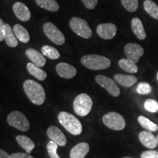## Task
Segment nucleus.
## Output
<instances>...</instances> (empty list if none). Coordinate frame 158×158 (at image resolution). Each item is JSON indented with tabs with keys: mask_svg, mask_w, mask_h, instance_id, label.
<instances>
[{
	"mask_svg": "<svg viewBox=\"0 0 158 158\" xmlns=\"http://www.w3.org/2000/svg\"><path fill=\"white\" fill-rule=\"evenodd\" d=\"M23 90L30 101L37 106H41L45 100V92L43 86L33 80L25 81Z\"/></svg>",
	"mask_w": 158,
	"mask_h": 158,
	"instance_id": "obj_1",
	"label": "nucleus"
},
{
	"mask_svg": "<svg viewBox=\"0 0 158 158\" xmlns=\"http://www.w3.org/2000/svg\"><path fill=\"white\" fill-rule=\"evenodd\" d=\"M81 64L86 68L93 70H101L109 68L111 64L107 57L98 54H89L84 56L81 59Z\"/></svg>",
	"mask_w": 158,
	"mask_h": 158,
	"instance_id": "obj_2",
	"label": "nucleus"
},
{
	"mask_svg": "<svg viewBox=\"0 0 158 158\" xmlns=\"http://www.w3.org/2000/svg\"><path fill=\"white\" fill-rule=\"evenodd\" d=\"M58 119L59 123L72 135H78L82 133L81 123L73 114L62 111L59 114Z\"/></svg>",
	"mask_w": 158,
	"mask_h": 158,
	"instance_id": "obj_3",
	"label": "nucleus"
},
{
	"mask_svg": "<svg viewBox=\"0 0 158 158\" xmlns=\"http://www.w3.org/2000/svg\"><path fill=\"white\" fill-rule=\"evenodd\" d=\"M93 106L92 98L86 93L80 94L75 98L73 101V109L77 115L86 116L89 114Z\"/></svg>",
	"mask_w": 158,
	"mask_h": 158,
	"instance_id": "obj_4",
	"label": "nucleus"
},
{
	"mask_svg": "<svg viewBox=\"0 0 158 158\" xmlns=\"http://www.w3.org/2000/svg\"><path fill=\"white\" fill-rule=\"evenodd\" d=\"M7 120L10 125L21 131L26 132L30 127V124L27 116L19 110H14L9 114Z\"/></svg>",
	"mask_w": 158,
	"mask_h": 158,
	"instance_id": "obj_5",
	"label": "nucleus"
},
{
	"mask_svg": "<svg viewBox=\"0 0 158 158\" xmlns=\"http://www.w3.org/2000/svg\"><path fill=\"white\" fill-rule=\"evenodd\" d=\"M102 122L109 129L116 130H122L126 126L125 120L121 114L116 112H108L102 117Z\"/></svg>",
	"mask_w": 158,
	"mask_h": 158,
	"instance_id": "obj_6",
	"label": "nucleus"
},
{
	"mask_svg": "<svg viewBox=\"0 0 158 158\" xmlns=\"http://www.w3.org/2000/svg\"><path fill=\"white\" fill-rule=\"evenodd\" d=\"M71 29L78 36L85 39H89L92 36V31L88 23L84 19L74 17L70 21Z\"/></svg>",
	"mask_w": 158,
	"mask_h": 158,
	"instance_id": "obj_7",
	"label": "nucleus"
},
{
	"mask_svg": "<svg viewBox=\"0 0 158 158\" xmlns=\"http://www.w3.org/2000/svg\"><path fill=\"white\" fill-rule=\"evenodd\" d=\"M43 31L47 37L54 44L62 45L64 43L65 37L64 35L54 23L51 22L45 23L43 25Z\"/></svg>",
	"mask_w": 158,
	"mask_h": 158,
	"instance_id": "obj_8",
	"label": "nucleus"
},
{
	"mask_svg": "<svg viewBox=\"0 0 158 158\" xmlns=\"http://www.w3.org/2000/svg\"><path fill=\"white\" fill-rule=\"evenodd\" d=\"M95 81L100 86L107 90L110 95L116 98L120 95L119 88L118 87L116 83L111 78L102 75H98L95 77Z\"/></svg>",
	"mask_w": 158,
	"mask_h": 158,
	"instance_id": "obj_9",
	"label": "nucleus"
},
{
	"mask_svg": "<svg viewBox=\"0 0 158 158\" xmlns=\"http://www.w3.org/2000/svg\"><path fill=\"white\" fill-rule=\"evenodd\" d=\"M143 48L137 43H128L124 46V54L127 59L138 63L141 57L143 55Z\"/></svg>",
	"mask_w": 158,
	"mask_h": 158,
	"instance_id": "obj_10",
	"label": "nucleus"
},
{
	"mask_svg": "<svg viewBox=\"0 0 158 158\" xmlns=\"http://www.w3.org/2000/svg\"><path fill=\"white\" fill-rule=\"evenodd\" d=\"M117 28L116 25L111 23H106L99 24L97 27V33L103 40L113 39L116 34Z\"/></svg>",
	"mask_w": 158,
	"mask_h": 158,
	"instance_id": "obj_11",
	"label": "nucleus"
},
{
	"mask_svg": "<svg viewBox=\"0 0 158 158\" xmlns=\"http://www.w3.org/2000/svg\"><path fill=\"white\" fill-rule=\"evenodd\" d=\"M47 135L53 141L61 147H64L67 143V138L61 130L56 126H51L47 130Z\"/></svg>",
	"mask_w": 158,
	"mask_h": 158,
	"instance_id": "obj_12",
	"label": "nucleus"
},
{
	"mask_svg": "<svg viewBox=\"0 0 158 158\" xmlns=\"http://www.w3.org/2000/svg\"><path fill=\"white\" fill-rule=\"evenodd\" d=\"M56 73L63 78L70 79L74 78L77 74V70L75 67L68 63H59L56 67Z\"/></svg>",
	"mask_w": 158,
	"mask_h": 158,
	"instance_id": "obj_13",
	"label": "nucleus"
},
{
	"mask_svg": "<svg viewBox=\"0 0 158 158\" xmlns=\"http://www.w3.org/2000/svg\"><path fill=\"white\" fill-rule=\"evenodd\" d=\"M13 10L18 19L21 21H28L31 19V13L27 6L21 2H17L13 6Z\"/></svg>",
	"mask_w": 158,
	"mask_h": 158,
	"instance_id": "obj_14",
	"label": "nucleus"
},
{
	"mask_svg": "<svg viewBox=\"0 0 158 158\" xmlns=\"http://www.w3.org/2000/svg\"><path fill=\"white\" fill-rule=\"evenodd\" d=\"M138 138L144 147L149 148V149H152L157 147V138L152 133V132L147 131V130L141 131L138 135Z\"/></svg>",
	"mask_w": 158,
	"mask_h": 158,
	"instance_id": "obj_15",
	"label": "nucleus"
},
{
	"mask_svg": "<svg viewBox=\"0 0 158 158\" xmlns=\"http://www.w3.org/2000/svg\"><path fill=\"white\" fill-rule=\"evenodd\" d=\"M26 55L29 59L31 61L33 64L37 66L42 68L46 63V59L43 56V54H40L39 51L35 50L34 48H28L26 51Z\"/></svg>",
	"mask_w": 158,
	"mask_h": 158,
	"instance_id": "obj_16",
	"label": "nucleus"
},
{
	"mask_svg": "<svg viewBox=\"0 0 158 158\" xmlns=\"http://www.w3.org/2000/svg\"><path fill=\"white\" fill-rule=\"evenodd\" d=\"M89 152V145L86 142H81L77 144L71 149L70 157L85 158Z\"/></svg>",
	"mask_w": 158,
	"mask_h": 158,
	"instance_id": "obj_17",
	"label": "nucleus"
},
{
	"mask_svg": "<svg viewBox=\"0 0 158 158\" xmlns=\"http://www.w3.org/2000/svg\"><path fill=\"white\" fill-rule=\"evenodd\" d=\"M114 78L116 83H118V84H120L122 86H124V87H131L138 81L135 76L121 73L115 74Z\"/></svg>",
	"mask_w": 158,
	"mask_h": 158,
	"instance_id": "obj_18",
	"label": "nucleus"
},
{
	"mask_svg": "<svg viewBox=\"0 0 158 158\" xmlns=\"http://www.w3.org/2000/svg\"><path fill=\"white\" fill-rule=\"evenodd\" d=\"M131 29L134 35H135L138 39L141 40L146 39L147 34H146V31L141 19L138 18H134L131 21Z\"/></svg>",
	"mask_w": 158,
	"mask_h": 158,
	"instance_id": "obj_19",
	"label": "nucleus"
},
{
	"mask_svg": "<svg viewBox=\"0 0 158 158\" xmlns=\"http://www.w3.org/2000/svg\"><path fill=\"white\" fill-rule=\"evenodd\" d=\"M5 40L6 44L11 48H15L19 44V40L15 37V35L13 32V29L11 28V27L8 23H5Z\"/></svg>",
	"mask_w": 158,
	"mask_h": 158,
	"instance_id": "obj_20",
	"label": "nucleus"
},
{
	"mask_svg": "<svg viewBox=\"0 0 158 158\" xmlns=\"http://www.w3.org/2000/svg\"><path fill=\"white\" fill-rule=\"evenodd\" d=\"M13 32L19 41L23 43H27L30 40V36L28 31L23 26L20 24H15L13 27Z\"/></svg>",
	"mask_w": 158,
	"mask_h": 158,
	"instance_id": "obj_21",
	"label": "nucleus"
},
{
	"mask_svg": "<svg viewBox=\"0 0 158 158\" xmlns=\"http://www.w3.org/2000/svg\"><path fill=\"white\" fill-rule=\"evenodd\" d=\"M16 141L20 147H22L28 154L31 153L35 147V143L32 140L26 135H17Z\"/></svg>",
	"mask_w": 158,
	"mask_h": 158,
	"instance_id": "obj_22",
	"label": "nucleus"
},
{
	"mask_svg": "<svg viewBox=\"0 0 158 158\" xmlns=\"http://www.w3.org/2000/svg\"><path fill=\"white\" fill-rule=\"evenodd\" d=\"M27 68L29 73L32 76H34L35 78L38 79L39 81H44L47 78L46 73L42 69L40 68V67L33 64L32 62L28 63L27 65Z\"/></svg>",
	"mask_w": 158,
	"mask_h": 158,
	"instance_id": "obj_23",
	"label": "nucleus"
},
{
	"mask_svg": "<svg viewBox=\"0 0 158 158\" xmlns=\"http://www.w3.org/2000/svg\"><path fill=\"white\" fill-rule=\"evenodd\" d=\"M118 64L121 69L129 73H136L138 70V68L135 63L127 58L120 59Z\"/></svg>",
	"mask_w": 158,
	"mask_h": 158,
	"instance_id": "obj_24",
	"label": "nucleus"
},
{
	"mask_svg": "<svg viewBox=\"0 0 158 158\" xmlns=\"http://www.w3.org/2000/svg\"><path fill=\"white\" fill-rule=\"evenodd\" d=\"M35 2L41 8L51 12L59 10V5L56 0H35Z\"/></svg>",
	"mask_w": 158,
	"mask_h": 158,
	"instance_id": "obj_25",
	"label": "nucleus"
},
{
	"mask_svg": "<svg viewBox=\"0 0 158 158\" xmlns=\"http://www.w3.org/2000/svg\"><path fill=\"white\" fill-rule=\"evenodd\" d=\"M145 11L153 19L158 20V5L152 0H145L143 2Z\"/></svg>",
	"mask_w": 158,
	"mask_h": 158,
	"instance_id": "obj_26",
	"label": "nucleus"
},
{
	"mask_svg": "<svg viewBox=\"0 0 158 158\" xmlns=\"http://www.w3.org/2000/svg\"><path fill=\"white\" fill-rule=\"evenodd\" d=\"M138 121L140 125L146 130L149 132H156L158 130V125L155 122H152L149 118L143 116H139L138 117Z\"/></svg>",
	"mask_w": 158,
	"mask_h": 158,
	"instance_id": "obj_27",
	"label": "nucleus"
},
{
	"mask_svg": "<svg viewBox=\"0 0 158 158\" xmlns=\"http://www.w3.org/2000/svg\"><path fill=\"white\" fill-rule=\"evenodd\" d=\"M41 51L43 56L48 57L50 59H58L60 58V54L58 50L50 45H43L41 48Z\"/></svg>",
	"mask_w": 158,
	"mask_h": 158,
	"instance_id": "obj_28",
	"label": "nucleus"
},
{
	"mask_svg": "<svg viewBox=\"0 0 158 158\" xmlns=\"http://www.w3.org/2000/svg\"><path fill=\"white\" fill-rule=\"evenodd\" d=\"M124 8L130 13H134L138 8V0H121Z\"/></svg>",
	"mask_w": 158,
	"mask_h": 158,
	"instance_id": "obj_29",
	"label": "nucleus"
},
{
	"mask_svg": "<svg viewBox=\"0 0 158 158\" xmlns=\"http://www.w3.org/2000/svg\"><path fill=\"white\" fill-rule=\"evenodd\" d=\"M144 108L150 113H155L158 111V102L154 99H148L144 102Z\"/></svg>",
	"mask_w": 158,
	"mask_h": 158,
	"instance_id": "obj_30",
	"label": "nucleus"
},
{
	"mask_svg": "<svg viewBox=\"0 0 158 158\" xmlns=\"http://www.w3.org/2000/svg\"><path fill=\"white\" fill-rule=\"evenodd\" d=\"M47 151L50 158H61L57 154L58 144L53 141H50L47 144Z\"/></svg>",
	"mask_w": 158,
	"mask_h": 158,
	"instance_id": "obj_31",
	"label": "nucleus"
},
{
	"mask_svg": "<svg viewBox=\"0 0 158 158\" xmlns=\"http://www.w3.org/2000/svg\"><path fill=\"white\" fill-rule=\"evenodd\" d=\"M152 89L151 85L147 82H141L138 84L136 87V92L139 94H148L151 93Z\"/></svg>",
	"mask_w": 158,
	"mask_h": 158,
	"instance_id": "obj_32",
	"label": "nucleus"
},
{
	"mask_svg": "<svg viewBox=\"0 0 158 158\" xmlns=\"http://www.w3.org/2000/svg\"><path fill=\"white\" fill-rule=\"evenodd\" d=\"M141 158H158V152L155 150H149L143 152L141 155Z\"/></svg>",
	"mask_w": 158,
	"mask_h": 158,
	"instance_id": "obj_33",
	"label": "nucleus"
},
{
	"mask_svg": "<svg viewBox=\"0 0 158 158\" xmlns=\"http://www.w3.org/2000/svg\"><path fill=\"white\" fill-rule=\"evenodd\" d=\"M85 7L89 10H93L98 5V0H81Z\"/></svg>",
	"mask_w": 158,
	"mask_h": 158,
	"instance_id": "obj_34",
	"label": "nucleus"
},
{
	"mask_svg": "<svg viewBox=\"0 0 158 158\" xmlns=\"http://www.w3.org/2000/svg\"><path fill=\"white\" fill-rule=\"evenodd\" d=\"M10 158H34V157L28 153L18 152V153L12 154L10 155Z\"/></svg>",
	"mask_w": 158,
	"mask_h": 158,
	"instance_id": "obj_35",
	"label": "nucleus"
},
{
	"mask_svg": "<svg viewBox=\"0 0 158 158\" xmlns=\"http://www.w3.org/2000/svg\"><path fill=\"white\" fill-rule=\"evenodd\" d=\"M5 23H4V21L0 19V42L3 41L5 40Z\"/></svg>",
	"mask_w": 158,
	"mask_h": 158,
	"instance_id": "obj_36",
	"label": "nucleus"
},
{
	"mask_svg": "<svg viewBox=\"0 0 158 158\" xmlns=\"http://www.w3.org/2000/svg\"><path fill=\"white\" fill-rule=\"evenodd\" d=\"M0 158H10V156L5 151L0 149Z\"/></svg>",
	"mask_w": 158,
	"mask_h": 158,
	"instance_id": "obj_37",
	"label": "nucleus"
},
{
	"mask_svg": "<svg viewBox=\"0 0 158 158\" xmlns=\"http://www.w3.org/2000/svg\"><path fill=\"white\" fill-rule=\"evenodd\" d=\"M156 138H157V144H158V135H157V136Z\"/></svg>",
	"mask_w": 158,
	"mask_h": 158,
	"instance_id": "obj_38",
	"label": "nucleus"
},
{
	"mask_svg": "<svg viewBox=\"0 0 158 158\" xmlns=\"http://www.w3.org/2000/svg\"><path fill=\"white\" fill-rule=\"evenodd\" d=\"M123 158H133V157H124Z\"/></svg>",
	"mask_w": 158,
	"mask_h": 158,
	"instance_id": "obj_39",
	"label": "nucleus"
},
{
	"mask_svg": "<svg viewBox=\"0 0 158 158\" xmlns=\"http://www.w3.org/2000/svg\"><path fill=\"white\" fill-rule=\"evenodd\" d=\"M157 81H158V72H157Z\"/></svg>",
	"mask_w": 158,
	"mask_h": 158,
	"instance_id": "obj_40",
	"label": "nucleus"
}]
</instances>
